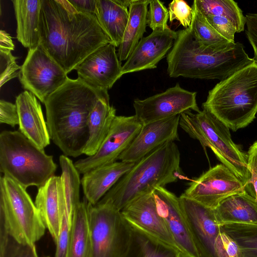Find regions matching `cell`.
<instances>
[{"mask_svg":"<svg viewBox=\"0 0 257 257\" xmlns=\"http://www.w3.org/2000/svg\"><path fill=\"white\" fill-rule=\"evenodd\" d=\"M109 43L95 15L78 12L68 0H41L39 45L67 74Z\"/></svg>","mask_w":257,"mask_h":257,"instance_id":"cell-1","label":"cell"},{"mask_svg":"<svg viewBox=\"0 0 257 257\" xmlns=\"http://www.w3.org/2000/svg\"><path fill=\"white\" fill-rule=\"evenodd\" d=\"M108 91L92 87L80 79L69 78L45 100L50 139L67 157L83 154L89 137V114Z\"/></svg>","mask_w":257,"mask_h":257,"instance_id":"cell-2","label":"cell"},{"mask_svg":"<svg viewBox=\"0 0 257 257\" xmlns=\"http://www.w3.org/2000/svg\"><path fill=\"white\" fill-rule=\"evenodd\" d=\"M177 32V37L166 56L167 73L171 77L220 81L255 62L240 42L224 48L210 47L198 43L190 28Z\"/></svg>","mask_w":257,"mask_h":257,"instance_id":"cell-3","label":"cell"},{"mask_svg":"<svg viewBox=\"0 0 257 257\" xmlns=\"http://www.w3.org/2000/svg\"><path fill=\"white\" fill-rule=\"evenodd\" d=\"M181 171L178 146L175 142L167 143L136 162L97 203L121 211L155 188L177 182Z\"/></svg>","mask_w":257,"mask_h":257,"instance_id":"cell-4","label":"cell"},{"mask_svg":"<svg viewBox=\"0 0 257 257\" xmlns=\"http://www.w3.org/2000/svg\"><path fill=\"white\" fill-rule=\"evenodd\" d=\"M202 106L234 132L248 125L257 113V63L217 83Z\"/></svg>","mask_w":257,"mask_h":257,"instance_id":"cell-5","label":"cell"},{"mask_svg":"<svg viewBox=\"0 0 257 257\" xmlns=\"http://www.w3.org/2000/svg\"><path fill=\"white\" fill-rule=\"evenodd\" d=\"M57 168L47 155L19 131L0 134V171L25 189L38 188L54 176Z\"/></svg>","mask_w":257,"mask_h":257,"instance_id":"cell-6","label":"cell"},{"mask_svg":"<svg viewBox=\"0 0 257 257\" xmlns=\"http://www.w3.org/2000/svg\"><path fill=\"white\" fill-rule=\"evenodd\" d=\"M179 126L203 148H209L218 159L246 186L251 174L247 154L232 140L229 128L208 111H187L180 116Z\"/></svg>","mask_w":257,"mask_h":257,"instance_id":"cell-7","label":"cell"},{"mask_svg":"<svg viewBox=\"0 0 257 257\" xmlns=\"http://www.w3.org/2000/svg\"><path fill=\"white\" fill-rule=\"evenodd\" d=\"M0 222L9 234L24 244H35L46 228L26 189L5 175L0 178Z\"/></svg>","mask_w":257,"mask_h":257,"instance_id":"cell-8","label":"cell"},{"mask_svg":"<svg viewBox=\"0 0 257 257\" xmlns=\"http://www.w3.org/2000/svg\"><path fill=\"white\" fill-rule=\"evenodd\" d=\"M91 236L90 257H122L131 236V227L121 212L105 204L88 203Z\"/></svg>","mask_w":257,"mask_h":257,"instance_id":"cell-9","label":"cell"},{"mask_svg":"<svg viewBox=\"0 0 257 257\" xmlns=\"http://www.w3.org/2000/svg\"><path fill=\"white\" fill-rule=\"evenodd\" d=\"M63 69L39 45L29 49L20 70L22 86L43 103L68 78Z\"/></svg>","mask_w":257,"mask_h":257,"instance_id":"cell-10","label":"cell"},{"mask_svg":"<svg viewBox=\"0 0 257 257\" xmlns=\"http://www.w3.org/2000/svg\"><path fill=\"white\" fill-rule=\"evenodd\" d=\"M142 123L135 115L116 116L109 131L96 153L74 163L80 174L116 162L139 133Z\"/></svg>","mask_w":257,"mask_h":257,"instance_id":"cell-11","label":"cell"},{"mask_svg":"<svg viewBox=\"0 0 257 257\" xmlns=\"http://www.w3.org/2000/svg\"><path fill=\"white\" fill-rule=\"evenodd\" d=\"M245 187L229 168L221 164L194 179L182 195L215 209L227 197L245 191Z\"/></svg>","mask_w":257,"mask_h":257,"instance_id":"cell-12","label":"cell"},{"mask_svg":"<svg viewBox=\"0 0 257 257\" xmlns=\"http://www.w3.org/2000/svg\"><path fill=\"white\" fill-rule=\"evenodd\" d=\"M196 92L182 88L179 83L165 91L144 99H135L133 106L135 115L143 125L180 115L193 110L200 111L196 101Z\"/></svg>","mask_w":257,"mask_h":257,"instance_id":"cell-13","label":"cell"},{"mask_svg":"<svg viewBox=\"0 0 257 257\" xmlns=\"http://www.w3.org/2000/svg\"><path fill=\"white\" fill-rule=\"evenodd\" d=\"M153 194L158 213L164 221L181 257H200L179 197L163 187L155 188Z\"/></svg>","mask_w":257,"mask_h":257,"instance_id":"cell-14","label":"cell"},{"mask_svg":"<svg viewBox=\"0 0 257 257\" xmlns=\"http://www.w3.org/2000/svg\"><path fill=\"white\" fill-rule=\"evenodd\" d=\"M179 198L200 257H217L216 242L222 228L218 223L214 209L182 195Z\"/></svg>","mask_w":257,"mask_h":257,"instance_id":"cell-15","label":"cell"},{"mask_svg":"<svg viewBox=\"0 0 257 257\" xmlns=\"http://www.w3.org/2000/svg\"><path fill=\"white\" fill-rule=\"evenodd\" d=\"M115 48L109 43L89 55L75 69L78 78L92 87L108 91L122 76Z\"/></svg>","mask_w":257,"mask_h":257,"instance_id":"cell-16","label":"cell"},{"mask_svg":"<svg viewBox=\"0 0 257 257\" xmlns=\"http://www.w3.org/2000/svg\"><path fill=\"white\" fill-rule=\"evenodd\" d=\"M180 115L143 125L130 146L118 158L120 161L136 163L164 144L179 141Z\"/></svg>","mask_w":257,"mask_h":257,"instance_id":"cell-17","label":"cell"},{"mask_svg":"<svg viewBox=\"0 0 257 257\" xmlns=\"http://www.w3.org/2000/svg\"><path fill=\"white\" fill-rule=\"evenodd\" d=\"M177 35V31L169 28L156 29L143 37L122 66V75L157 68L172 49Z\"/></svg>","mask_w":257,"mask_h":257,"instance_id":"cell-18","label":"cell"},{"mask_svg":"<svg viewBox=\"0 0 257 257\" xmlns=\"http://www.w3.org/2000/svg\"><path fill=\"white\" fill-rule=\"evenodd\" d=\"M120 212L124 219L132 226L179 251L158 213L153 192L137 199Z\"/></svg>","mask_w":257,"mask_h":257,"instance_id":"cell-19","label":"cell"},{"mask_svg":"<svg viewBox=\"0 0 257 257\" xmlns=\"http://www.w3.org/2000/svg\"><path fill=\"white\" fill-rule=\"evenodd\" d=\"M35 204L56 242L61 230L63 215L67 212L61 176H52L38 189Z\"/></svg>","mask_w":257,"mask_h":257,"instance_id":"cell-20","label":"cell"},{"mask_svg":"<svg viewBox=\"0 0 257 257\" xmlns=\"http://www.w3.org/2000/svg\"><path fill=\"white\" fill-rule=\"evenodd\" d=\"M15 104L19 114V131L44 150L50 144L51 139L41 105L36 97L25 90L17 96Z\"/></svg>","mask_w":257,"mask_h":257,"instance_id":"cell-21","label":"cell"},{"mask_svg":"<svg viewBox=\"0 0 257 257\" xmlns=\"http://www.w3.org/2000/svg\"><path fill=\"white\" fill-rule=\"evenodd\" d=\"M135 163L115 162L84 174L81 184L88 203L96 204Z\"/></svg>","mask_w":257,"mask_h":257,"instance_id":"cell-22","label":"cell"},{"mask_svg":"<svg viewBox=\"0 0 257 257\" xmlns=\"http://www.w3.org/2000/svg\"><path fill=\"white\" fill-rule=\"evenodd\" d=\"M130 4L128 0H97L95 15L115 47L119 46L123 38L128 19Z\"/></svg>","mask_w":257,"mask_h":257,"instance_id":"cell-23","label":"cell"},{"mask_svg":"<svg viewBox=\"0 0 257 257\" xmlns=\"http://www.w3.org/2000/svg\"><path fill=\"white\" fill-rule=\"evenodd\" d=\"M17 21V38L29 49L40 44L41 0H13Z\"/></svg>","mask_w":257,"mask_h":257,"instance_id":"cell-24","label":"cell"},{"mask_svg":"<svg viewBox=\"0 0 257 257\" xmlns=\"http://www.w3.org/2000/svg\"><path fill=\"white\" fill-rule=\"evenodd\" d=\"M218 223L257 224V200L245 190L232 195L214 209Z\"/></svg>","mask_w":257,"mask_h":257,"instance_id":"cell-25","label":"cell"},{"mask_svg":"<svg viewBox=\"0 0 257 257\" xmlns=\"http://www.w3.org/2000/svg\"><path fill=\"white\" fill-rule=\"evenodd\" d=\"M116 116V109L110 105L109 97L97 101L88 117L89 137L84 154L91 156L96 153L106 137Z\"/></svg>","mask_w":257,"mask_h":257,"instance_id":"cell-26","label":"cell"},{"mask_svg":"<svg viewBox=\"0 0 257 257\" xmlns=\"http://www.w3.org/2000/svg\"><path fill=\"white\" fill-rule=\"evenodd\" d=\"M150 1H132L128 8V22L117 55L120 61L126 60L146 32L148 6Z\"/></svg>","mask_w":257,"mask_h":257,"instance_id":"cell-27","label":"cell"},{"mask_svg":"<svg viewBox=\"0 0 257 257\" xmlns=\"http://www.w3.org/2000/svg\"><path fill=\"white\" fill-rule=\"evenodd\" d=\"M88 202L80 203L73 214L66 257H90L91 236Z\"/></svg>","mask_w":257,"mask_h":257,"instance_id":"cell-28","label":"cell"},{"mask_svg":"<svg viewBox=\"0 0 257 257\" xmlns=\"http://www.w3.org/2000/svg\"><path fill=\"white\" fill-rule=\"evenodd\" d=\"M130 225V239L122 257H181L175 248Z\"/></svg>","mask_w":257,"mask_h":257,"instance_id":"cell-29","label":"cell"},{"mask_svg":"<svg viewBox=\"0 0 257 257\" xmlns=\"http://www.w3.org/2000/svg\"><path fill=\"white\" fill-rule=\"evenodd\" d=\"M59 163L67 213L72 221L75 210L81 202L79 198L80 173L72 160L64 155L60 156Z\"/></svg>","mask_w":257,"mask_h":257,"instance_id":"cell-30","label":"cell"},{"mask_svg":"<svg viewBox=\"0 0 257 257\" xmlns=\"http://www.w3.org/2000/svg\"><path fill=\"white\" fill-rule=\"evenodd\" d=\"M204 15L226 17L230 20L237 33L244 31L246 18L237 3L233 0H194L193 2Z\"/></svg>","mask_w":257,"mask_h":257,"instance_id":"cell-31","label":"cell"},{"mask_svg":"<svg viewBox=\"0 0 257 257\" xmlns=\"http://www.w3.org/2000/svg\"><path fill=\"white\" fill-rule=\"evenodd\" d=\"M193 18L190 28L196 41L201 45L224 48L232 43L217 32L207 21L193 2Z\"/></svg>","mask_w":257,"mask_h":257,"instance_id":"cell-32","label":"cell"},{"mask_svg":"<svg viewBox=\"0 0 257 257\" xmlns=\"http://www.w3.org/2000/svg\"><path fill=\"white\" fill-rule=\"evenodd\" d=\"M221 226L239 245L242 257H257V224L230 223Z\"/></svg>","mask_w":257,"mask_h":257,"instance_id":"cell-33","label":"cell"},{"mask_svg":"<svg viewBox=\"0 0 257 257\" xmlns=\"http://www.w3.org/2000/svg\"><path fill=\"white\" fill-rule=\"evenodd\" d=\"M0 257H39L35 244H24L9 234L0 222Z\"/></svg>","mask_w":257,"mask_h":257,"instance_id":"cell-34","label":"cell"},{"mask_svg":"<svg viewBox=\"0 0 257 257\" xmlns=\"http://www.w3.org/2000/svg\"><path fill=\"white\" fill-rule=\"evenodd\" d=\"M169 20L168 10L164 3L158 0L150 1L149 5L147 22L148 25L154 31L156 29L165 30L169 28L167 23Z\"/></svg>","mask_w":257,"mask_h":257,"instance_id":"cell-35","label":"cell"},{"mask_svg":"<svg viewBox=\"0 0 257 257\" xmlns=\"http://www.w3.org/2000/svg\"><path fill=\"white\" fill-rule=\"evenodd\" d=\"M170 22L178 20L185 29L189 28L193 18V10L183 0H174L169 4Z\"/></svg>","mask_w":257,"mask_h":257,"instance_id":"cell-36","label":"cell"},{"mask_svg":"<svg viewBox=\"0 0 257 257\" xmlns=\"http://www.w3.org/2000/svg\"><path fill=\"white\" fill-rule=\"evenodd\" d=\"M216 252L217 257H242L239 245L222 229L216 240Z\"/></svg>","mask_w":257,"mask_h":257,"instance_id":"cell-37","label":"cell"},{"mask_svg":"<svg viewBox=\"0 0 257 257\" xmlns=\"http://www.w3.org/2000/svg\"><path fill=\"white\" fill-rule=\"evenodd\" d=\"M203 15L208 23L217 32L230 42L235 43L234 35L237 32L233 24L230 20L220 16Z\"/></svg>","mask_w":257,"mask_h":257,"instance_id":"cell-38","label":"cell"},{"mask_svg":"<svg viewBox=\"0 0 257 257\" xmlns=\"http://www.w3.org/2000/svg\"><path fill=\"white\" fill-rule=\"evenodd\" d=\"M0 123L15 127L19 123V117L16 104L4 100H0Z\"/></svg>","mask_w":257,"mask_h":257,"instance_id":"cell-39","label":"cell"},{"mask_svg":"<svg viewBox=\"0 0 257 257\" xmlns=\"http://www.w3.org/2000/svg\"><path fill=\"white\" fill-rule=\"evenodd\" d=\"M246 37L253 48V59L257 63V14L248 13L245 15Z\"/></svg>","mask_w":257,"mask_h":257,"instance_id":"cell-40","label":"cell"},{"mask_svg":"<svg viewBox=\"0 0 257 257\" xmlns=\"http://www.w3.org/2000/svg\"><path fill=\"white\" fill-rule=\"evenodd\" d=\"M78 12L94 15L97 0H68Z\"/></svg>","mask_w":257,"mask_h":257,"instance_id":"cell-41","label":"cell"},{"mask_svg":"<svg viewBox=\"0 0 257 257\" xmlns=\"http://www.w3.org/2000/svg\"><path fill=\"white\" fill-rule=\"evenodd\" d=\"M21 66L16 62L8 65L4 70L0 72V87L11 79L19 77Z\"/></svg>","mask_w":257,"mask_h":257,"instance_id":"cell-42","label":"cell"},{"mask_svg":"<svg viewBox=\"0 0 257 257\" xmlns=\"http://www.w3.org/2000/svg\"><path fill=\"white\" fill-rule=\"evenodd\" d=\"M247 154V165L250 174H257V141L250 147Z\"/></svg>","mask_w":257,"mask_h":257,"instance_id":"cell-43","label":"cell"},{"mask_svg":"<svg viewBox=\"0 0 257 257\" xmlns=\"http://www.w3.org/2000/svg\"><path fill=\"white\" fill-rule=\"evenodd\" d=\"M18 58L12 55L11 50H0V72L10 64L16 62Z\"/></svg>","mask_w":257,"mask_h":257,"instance_id":"cell-44","label":"cell"},{"mask_svg":"<svg viewBox=\"0 0 257 257\" xmlns=\"http://www.w3.org/2000/svg\"><path fill=\"white\" fill-rule=\"evenodd\" d=\"M14 44L10 34L5 31H0V50L12 51L14 49Z\"/></svg>","mask_w":257,"mask_h":257,"instance_id":"cell-45","label":"cell"},{"mask_svg":"<svg viewBox=\"0 0 257 257\" xmlns=\"http://www.w3.org/2000/svg\"><path fill=\"white\" fill-rule=\"evenodd\" d=\"M252 185L255 193V199L257 200V174L255 173H251V177L249 181V183Z\"/></svg>","mask_w":257,"mask_h":257,"instance_id":"cell-46","label":"cell"},{"mask_svg":"<svg viewBox=\"0 0 257 257\" xmlns=\"http://www.w3.org/2000/svg\"><path fill=\"white\" fill-rule=\"evenodd\" d=\"M47 257H49V256H47Z\"/></svg>","mask_w":257,"mask_h":257,"instance_id":"cell-47","label":"cell"}]
</instances>
